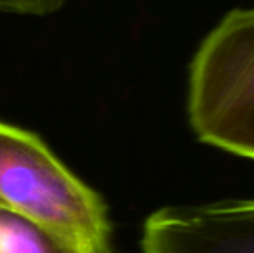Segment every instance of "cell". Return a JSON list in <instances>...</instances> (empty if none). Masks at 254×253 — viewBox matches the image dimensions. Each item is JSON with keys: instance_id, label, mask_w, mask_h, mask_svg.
Listing matches in <instances>:
<instances>
[{"instance_id": "cell-5", "label": "cell", "mask_w": 254, "mask_h": 253, "mask_svg": "<svg viewBox=\"0 0 254 253\" xmlns=\"http://www.w3.org/2000/svg\"><path fill=\"white\" fill-rule=\"evenodd\" d=\"M67 0H0V10L12 14L45 16L59 10Z\"/></svg>"}, {"instance_id": "cell-2", "label": "cell", "mask_w": 254, "mask_h": 253, "mask_svg": "<svg viewBox=\"0 0 254 253\" xmlns=\"http://www.w3.org/2000/svg\"><path fill=\"white\" fill-rule=\"evenodd\" d=\"M189 116L202 142L254 160V9L234 10L190 66Z\"/></svg>"}, {"instance_id": "cell-1", "label": "cell", "mask_w": 254, "mask_h": 253, "mask_svg": "<svg viewBox=\"0 0 254 253\" xmlns=\"http://www.w3.org/2000/svg\"><path fill=\"white\" fill-rule=\"evenodd\" d=\"M0 210L109 253L106 205L33 132L0 122Z\"/></svg>"}, {"instance_id": "cell-3", "label": "cell", "mask_w": 254, "mask_h": 253, "mask_svg": "<svg viewBox=\"0 0 254 253\" xmlns=\"http://www.w3.org/2000/svg\"><path fill=\"white\" fill-rule=\"evenodd\" d=\"M142 253H254V199L157 210L144 224Z\"/></svg>"}, {"instance_id": "cell-4", "label": "cell", "mask_w": 254, "mask_h": 253, "mask_svg": "<svg viewBox=\"0 0 254 253\" xmlns=\"http://www.w3.org/2000/svg\"><path fill=\"white\" fill-rule=\"evenodd\" d=\"M0 253H97L92 247L45 226L0 210Z\"/></svg>"}]
</instances>
